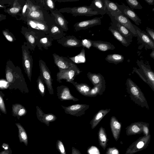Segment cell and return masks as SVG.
Segmentation results:
<instances>
[{
    "label": "cell",
    "instance_id": "1",
    "mask_svg": "<svg viewBox=\"0 0 154 154\" xmlns=\"http://www.w3.org/2000/svg\"><path fill=\"white\" fill-rule=\"evenodd\" d=\"M126 90L131 99L135 103L142 107L149 109L147 100L140 88L131 79H127Z\"/></svg>",
    "mask_w": 154,
    "mask_h": 154
},
{
    "label": "cell",
    "instance_id": "2",
    "mask_svg": "<svg viewBox=\"0 0 154 154\" xmlns=\"http://www.w3.org/2000/svg\"><path fill=\"white\" fill-rule=\"evenodd\" d=\"M48 11L41 7L38 10L28 12L27 18L43 22L51 27L56 23L54 17Z\"/></svg>",
    "mask_w": 154,
    "mask_h": 154
},
{
    "label": "cell",
    "instance_id": "3",
    "mask_svg": "<svg viewBox=\"0 0 154 154\" xmlns=\"http://www.w3.org/2000/svg\"><path fill=\"white\" fill-rule=\"evenodd\" d=\"M58 11L61 13L70 14L73 16H91L99 14L93 11L89 6H84L73 7H65L60 8Z\"/></svg>",
    "mask_w": 154,
    "mask_h": 154
},
{
    "label": "cell",
    "instance_id": "4",
    "mask_svg": "<svg viewBox=\"0 0 154 154\" xmlns=\"http://www.w3.org/2000/svg\"><path fill=\"white\" fill-rule=\"evenodd\" d=\"M26 21L29 29L34 32L38 37L49 34L51 27L46 24L28 18Z\"/></svg>",
    "mask_w": 154,
    "mask_h": 154
},
{
    "label": "cell",
    "instance_id": "5",
    "mask_svg": "<svg viewBox=\"0 0 154 154\" xmlns=\"http://www.w3.org/2000/svg\"><path fill=\"white\" fill-rule=\"evenodd\" d=\"M39 66L40 72V75L45 83L49 94L51 95H53L54 94L52 85L53 80L51 72L43 60H39Z\"/></svg>",
    "mask_w": 154,
    "mask_h": 154
},
{
    "label": "cell",
    "instance_id": "6",
    "mask_svg": "<svg viewBox=\"0 0 154 154\" xmlns=\"http://www.w3.org/2000/svg\"><path fill=\"white\" fill-rule=\"evenodd\" d=\"M150 137V134L140 137L129 146L125 154H133L145 149L149 143Z\"/></svg>",
    "mask_w": 154,
    "mask_h": 154
},
{
    "label": "cell",
    "instance_id": "7",
    "mask_svg": "<svg viewBox=\"0 0 154 154\" xmlns=\"http://www.w3.org/2000/svg\"><path fill=\"white\" fill-rule=\"evenodd\" d=\"M54 63L59 71L78 68L76 64L68 58L61 56L56 53L52 54Z\"/></svg>",
    "mask_w": 154,
    "mask_h": 154
},
{
    "label": "cell",
    "instance_id": "8",
    "mask_svg": "<svg viewBox=\"0 0 154 154\" xmlns=\"http://www.w3.org/2000/svg\"><path fill=\"white\" fill-rule=\"evenodd\" d=\"M81 72L79 68L59 71L57 73V81L60 83L62 82V80H64L66 82L70 83L71 81H74L76 76Z\"/></svg>",
    "mask_w": 154,
    "mask_h": 154
},
{
    "label": "cell",
    "instance_id": "9",
    "mask_svg": "<svg viewBox=\"0 0 154 154\" xmlns=\"http://www.w3.org/2000/svg\"><path fill=\"white\" fill-rule=\"evenodd\" d=\"M132 25L135 29L137 34V40L138 42L142 44L145 49H151L154 50V42L151 37L145 31L141 30L134 24Z\"/></svg>",
    "mask_w": 154,
    "mask_h": 154
},
{
    "label": "cell",
    "instance_id": "10",
    "mask_svg": "<svg viewBox=\"0 0 154 154\" xmlns=\"http://www.w3.org/2000/svg\"><path fill=\"white\" fill-rule=\"evenodd\" d=\"M61 106L66 114L76 117H81L84 115L85 111L89 107V105L82 104H73L68 106Z\"/></svg>",
    "mask_w": 154,
    "mask_h": 154
},
{
    "label": "cell",
    "instance_id": "11",
    "mask_svg": "<svg viewBox=\"0 0 154 154\" xmlns=\"http://www.w3.org/2000/svg\"><path fill=\"white\" fill-rule=\"evenodd\" d=\"M137 65L140 68L143 75H144L147 84L154 91V73L150 66L144 63L142 61L137 60Z\"/></svg>",
    "mask_w": 154,
    "mask_h": 154
},
{
    "label": "cell",
    "instance_id": "12",
    "mask_svg": "<svg viewBox=\"0 0 154 154\" xmlns=\"http://www.w3.org/2000/svg\"><path fill=\"white\" fill-rule=\"evenodd\" d=\"M29 48L24 45L23 48V66L26 72L30 81H31L33 59L30 54Z\"/></svg>",
    "mask_w": 154,
    "mask_h": 154
},
{
    "label": "cell",
    "instance_id": "13",
    "mask_svg": "<svg viewBox=\"0 0 154 154\" xmlns=\"http://www.w3.org/2000/svg\"><path fill=\"white\" fill-rule=\"evenodd\" d=\"M102 17H96L92 19L78 22L73 25L74 30L77 32L88 29L95 26L101 24Z\"/></svg>",
    "mask_w": 154,
    "mask_h": 154
},
{
    "label": "cell",
    "instance_id": "14",
    "mask_svg": "<svg viewBox=\"0 0 154 154\" xmlns=\"http://www.w3.org/2000/svg\"><path fill=\"white\" fill-rule=\"evenodd\" d=\"M115 3L121 12L122 14L131 19L137 25H139L141 23V20L133 9H131L124 4L120 5L116 2Z\"/></svg>",
    "mask_w": 154,
    "mask_h": 154
},
{
    "label": "cell",
    "instance_id": "15",
    "mask_svg": "<svg viewBox=\"0 0 154 154\" xmlns=\"http://www.w3.org/2000/svg\"><path fill=\"white\" fill-rule=\"evenodd\" d=\"M57 42L62 46L68 48L82 47L81 41L73 35H66L57 40Z\"/></svg>",
    "mask_w": 154,
    "mask_h": 154
},
{
    "label": "cell",
    "instance_id": "16",
    "mask_svg": "<svg viewBox=\"0 0 154 154\" xmlns=\"http://www.w3.org/2000/svg\"><path fill=\"white\" fill-rule=\"evenodd\" d=\"M57 95L61 101L72 100L77 101L79 99L74 97L71 93L69 88L66 86L61 85L57 88Z\"/></svg>",
    "mask_w": 154,
    "mask_h": 154
},
{
    "label": "cell",
    "instance_id": "17",
    "mask_svg": "<svg viewBox=\"0 0 154 154\" xmlns=\"http://www.w3.org/2000/svg\"><path fill=\"white\" fill-rule=\"evenodd\" d=\"M111 22L110 26L117 30L121 34L127 38L132 39L134 37L133 34L126 28L118 22L114 17H110Z\"/></svg>",
    "mask_w": 154,
    "mask_h": 154
},
{
    "label": "cell",
    "instance_id": "18",
    "mask_svg": "<svg viewBox=\"0 0 154 154\" xmlns=\"http://www.w3.org/2000/svg\"><path fill=\"white\" fill-rule=\"evenodd\" d=\"M36 116L38 119L41 122L43 123L48 126L50 123L55 121L57 117L52 113L45 114L38 106H36Z\"/></svg>",
    "mask_w": 154,
    "mask_h": 154
},
{
    "label": "cell",
    "instance_id": "19",
    "mask_svg": "<svg viewBox=\"0 0 154 154\" xmlns=\"http://www.w3.org/2000/svg\"><path fill=\"white\" fill-rule=\"evenodd\" d=\"M51 14L54 17L56 23L58 25L64 32L69 30L68 22L58 10H54L50 11Z\"/></svg>",
    "mask_w": 154,
    "mask_h": 154
},
{
    "label": "cell",
    "instance_id": "20",
    "mask_svg": "<svg viewBox=\"0 0 154 154\" xmlns=\"http://www.w3.org/2000/svg\"><path fill=\"white\" fill-rule=\"evenodd\" d=\"M144 122H138L132 123L126 128L127 136L140 134L143 133Z\"/></svg>",
    "mask_w": 154,
    "mask_h": 154
},
{
    "label": "cell",
    "instance_id": "21",
    "mask_svg": "<svg viewBox=\"0 0 154 154\" xmlns=\"http://www.w3.org/2000/svg\"><path fill=\"white\" fill-rule=\"evenodd\" d=\"M106 14L109 17H115L122 14L115 3L109 0H103Z\"/></svg>",
    "mask_w": 154,
    "mask_h": 154
},
{
    "label": "cell",
    "instance_id": "22",
    "mask_svg": "<svg viewBox=\"0 0 154 154\" xmlns=\"http://www.w3.org/2000/svg\"><path fill=\"white\" fill-rule=\"evenodd\" d=\"M115 19L126 28L133 34L134 37H137L136 32L129 19L122 14L114 17Z\"/></svg>",
    "mask_w": 154,
    "mask_h": 154
},
{
    "label": "cell",
    "instance_id": "23",
    "mask_svg": "<svg viewBox=\"0 0 154 154\" xmlns=\"http://www.w3.org/2000/svg\"><path fill=\"white\" fill-rule=\"evenodd\" d=\"M53 40L48 35L38 37L37 46L39 50H48L52 45Z\"/></svg>",
    "mask_w": 154,
    "mask_h": 154
},
{
    "label": "cell",
    "instance_id": "24",
    "mask_svg": "<svg viewBox=\"0 0 154 154\" xmlns=\"http://www.w3.org/2000/svg\"><path fill=\"white\" fill-rule=\"evenodd\" d=\"M110 125L111 131L115 140L117 141L120 136L121 129V123L116 117L112 116L110 119Z\"/></svg>",
    "mask_w": 154,
    "mask_h": 154
},
{
    "label": "cell",
    "instance_id": "25",
    "mask_svg": "<svg viewBox=\"0 0 154 154\" xmlns=\"http://www.w3.org/2000/svg\"><path fill=\"white\" fill-rule=\"evenodd\" d=\"M24 35L27 42V47L32 51H34L37 46L38 37L35 33L29 29L25 32Z\"/></svg>",
    "mask_w": 154,
    "mask_h": 154
},
{
    "label": "cell",
    "instance_id": "26",
    "mask_svg": "<svg viewBox=\"0 0 154 154\" xmlns=\"http://www.w3.org/2000/svg\"><path fill=\"white\" fill-rule=\"evenodd\" d=\"M92 46L101 51H105L115 49V46L109 42L102 41H92Z\"/></svg>",
    "mask_w": 154,
    "mask_h": 154
},
{
    "label": "cell",
    "instance_id": "27",
    "mask_svg": "<svg viewBox=\"0 0 154 154\" xmlns=\"http://www.w3.org/2000/svg\"><path fill=\"white\" fill-rule=\"evenodd\" d=\"M66 33L57 24L52 25L51 27L48 35L54 40H58L66 35Z\"/></svg>",
    "mask_w": 154,
    "mask_h": 154
},
{
    "label": "cell",
    "instance_id": "28",
    "mask_svg": "<svg viewBox=\"0 0 154 154\" xmlns=\"http://www.w3.org/2000/svg\"><path fill=\"white\" fill-rule=\"evenodd\" d=\"M115 38L123 46L127 47L132 42V39L127 38L121 34L117 30L110 26L108 28Z\"/></svg>",
    "mask_w": 154,
    "mask_h": 154
},
{
    "label": "cell",
    "instance_id": "29",
    "mask_svg": "<svg viewBox=\"0 0 154 154\" xmlns=\"http://www.w3.org/2000/svg\"><path fill=\"white\" fill-rule=\"evenodd\" d=\"M110 109H102L99 111L94 116L90 124L92 129L94 128L103 118L110 111Z\"/></svg>",
    "mask_w": 154,
    "mask_h": 154
},
{
    "label": "cell",
    "instance_id": "30",
    "mask_svg": "<svg viewBox=\"0 0 154 154\" xmlns=\"http://www.w3.org/2000/svg\"><path fill=\"white\" fill-rule=\"evenodd\" d=\"M106 82L105 79L99 84L94 86L91 88L88 97H95L98 95H102L106 88Z\"/></svg>",
    "mask_w": 154,
    "mask_h": 154
},
{
    "label": "cell",
    "instance_id": "31",
    "mask_svg": "<svg viewBox=\"0 0 154 154\" xmlns=\"http://www.w3.org/2000/svg\"><path fill=\"white\" fill-rule=\"evenodd\" d=\"M70 83L72 84L75 87L77 90L81 94L86 97H88L91 88L88 84L85 83H79L74 81Z\"/></svg>",
    "mask_w": 154,
    "mask_h": 154
},
{
    "label": "cell",
    "instance_id": "32",
    "mask_svg": "<svg viewBox=\"0 0 154 154\" xmlns=\"http://www.w3.org/2000/svg\"><path fill=\"white\" fill-rule=\"evenodd\" d=\"M89 6L99 14L104 15L106 14L103 0H93Z\"/></svg>",
    "mask_w": 154,
    "mask_h": 154
},
{
    "label": "cell",
    "instance_id": "33",
    "mask_svg": "<svg viewBox=\"0 0 154 154\" xmlns=\"http://www.w3.org/2000/svg\"><path fill=\"white\" fill-rule=\"evenodd\" d=\"M98 136L99 145L105 150L107 146L109 139L107 138L105 130L102 127H101L99 128L98 133Z\"/></svg>",
    "mask_w": 154,
    "mask_h": 154
},
{
    "label": "cell",
    "instance_id": "34",
    "mask_svg": "<svg viewBox=\"0 0 154 154\" xmlns=\"http://www.w3.org/2000/svg\"><path fill=\"white\" fill-rule=\"evenodd\" d=\"M35 1L37 4L35 5L43 7L48 11L55 10V2L54 0H38Z\"/></svg>",
    "mask_w": 154,
    "mask_h": 154
},
{
    "label": "cell",
    "instance_id": "35",
    "mask_svg": "<svg viewBox=\"0 0 154 154\" xmlns=\"http://www.w3.org/2000/svg\"><path fill=\"white\" fill-rule=\"evenodd\" d=\"M15 124L18 129V137L20 142H23L26 146H27L28 137L25 130L20 123H16Z\"/></svg>",
    "mask_w": 154,
    "mask_h": 154
},
{
    "label": "cell",
    "instance_id": "36",
    "mask_svg": "<svg viewBox=\"0 0 154 154\" xmlns=\"http://www.w3.org/2000/svg\"><path fill=\"white\" fill-rule=\"evenodd\" d=\"M87 77L94 86L101 82L105 79L100 73H92L89 72L87 73Z\"/></svg>",
    "mask_w": 154,
    "mask_h": 154
},
{
    "label": "cell",
    "instance_id": "37",
    "mask_svg": "<svg viewBox=\"0 0 154 154\" xmlns=\"http://www.w3.org/2000/svg\"><path fill=\"white\" fill-rule=\"evenodd\" d=\"M105 60L109 63H113L116 65L122 62L124 60V56L118 54H109L107 55Z\"/></svg>",
    "mask_w": 154,
    "mask_h": 154
},
{
    "label": "cell",
    "instance_id": "38",
    "mask_svg": "<svg viewBox=\"0 0 154 154\" xmlns=\"http://www.w3.org/2000/svg\"><path fill=\"white\" fill-rule=\"evenodd\" d=\"M75 63H84L85 62V52L84 47L80 53L77 56L68 58Z\"/></svg>",
    "mask_w": 154,
    "mask_h": 154
},
{
    "label": "cell",
    "instance_id": "39",
    "mask_svg": "<svg viewBox=\"0 0 154 154\" xmlns=\"http://www.w3.org/2000/svg\"><path fill=\"white\" fill-rule=\"evenodd\" d=\"M37 88L39 93L41 96L43 97L45 94V87L44 82L40 75L37 80Z\"/></svg>",
    "mask_w": 154,
    "mask_h": 154
},
{
    "label": "cell",
    "instance_id": "40",
    "mask_svg": "<svg viewBox=\"0 0 154 154\" xmlns=\"http://www.w3.org/2000/svg\"><path fill=\"white\" fill-rule=\"evenodd\" d=\"M12 108L14 113L18 116H23L27 112L26 109L20 104H15L13 106Z\"/></svg>",
    "mask_w": 154,
    "mask_h": 154
},
{
    "label": "cell",
    "instance_id": "41",
    "mask_svg": "<svg viewBox=\"0 0 154 154\" xmlns=\"http://www.w3.org/2000/svg\"><path fill=\"white\" fill-rule=\"evenodd\" d=\"M126 2L132 9H141L143 8L142 6L140 3L136 0H126Z\"/></svg>",
    "mask_w": 154,
    "mask_h": 154
},
{
    "label": "cell",
    "instance_id": "42",
    "mask_svg": "<svg viewBox=\"0 0 154 154\" xmlns=\"http://www.w3.org/2000/svg\"><path fill=\"white\" fill-rule=\"evenodd\" d=\"M56 148L60 154H66L64 145L62 141L58 140L56 143Z\"/></svg>",
    "mask_w": 154,
    "mask_h": 154
},
{
    "label": "cell",
    "instance_id": "43",
    "mask_svg": "<svg viewBox=\"0 0 154 154\" xmlns=\"http://www.w3.org/2000/svg\"><path fill=\"white\" fill-rule=\"evenodd\" d=\"M28 10V12L36 11L40 9L41 7L34 4L30 1H27Z\"/></svg>",
    "mask_w": 154,
    "mask_h": 154
},
{
    "label": "cell",
    "instance_id": "44",
    "mask_svg": "<svg viewBox=\"0 0 154 154\" xmlns=\"http://www.w3.org/2000/svg\"><path fill=\"white\" fill-rule=\"evenodd\" d=\"M82 47L89 49L92 46L91 40L89 39H84L81 41Z\"/></svg>",
    "mask_w": 154,
    "mask_h": 154
},
{
    "label": "cell",
    "instance_id": "45",
    "mask_svg": "<svg viewBox=\"0 0 154 154\" xmlns=\"http://www.w3.org/2000/svg\"><path fill=\"white\" fill-rule=\"evenodd\" d=\"M105 154H119V152L115 147H109L107 149Z\"/></svg>",
    "mask_w": 154,
    "mask_h": 154
},
{
    "label": "cell",
    "instance_id": "46",
    "mask_svg": "<svg viewBox=\"0 0 154 154\" xmlns=\"http://www.w3.org/2000/svg\"><path fill=\"white\" fill-rule=\"evenodd\" d=\"M89 154H100L99 150L96 147L92 146L88 149Z\"/></svg>",
    "mask_w": 154,
    "mask_h": 154
},
{
    "label": "cell",
    "instance_id": "47",
    "mask_svg": "<svg viewBox=\"0 0 154 154\" xmlns=\"http://www.w3.org/2000/svg\"><path fill=\"white\" fill-rule=\"evenodd\" d=\"M149 124L148 123L145 122L143 126V132L145 136H147L149 134Z\"/></svg>",
    "mask_w": 154,
    "mask_h": 154
},
{
    "label": "cell",
    "instance_id": "48",
    "mask_svg": "<svg viewBox=\"0 0 154 154\" xmlns=\"http://www.w3.org/2000/svg\"><path fill=\"white\" fill-rule=\"evenodd\" d=\"M0 109L4 113H6V110L2 97L0 95Z\"/></svg>",
    "mask_w": 154,
    "mask_h": 154
},
{
    "label": "cell",
    "instance_id": "49",
    "mask_svg": "<svg viewBox=\"0 0 154 154\" xmlns=\"http://www.w3.org/2000/svg\"><path fill=\"white\" fill-rule=\"evenodd\" d=\"M146 30L147 32V34L151 37L152 40L154 41V30L153 29H151L148 27H147Z\"/></svg>",
    "mask_w": 154,
    "mask_h": 154
},
{
    "label": "cell",
    "instance_id": "50",
    "mask_svg": "<svg viewBox=\"0 0 154 154\" xmlns=\"http://www.w3.org/2000/svg\"><path fill=\"white\" fill-rule=\"evenodd\" d=\"M6 78L7 80L9 82H11L13 79V76L12 72L8 71H7L6 73Z\"/></svg>",
    "mask_w": 154,
    "mask_h": 154
},
{
    "label": "cell",
    "instance_id": "51",
    "mask_svg": "<svg viewBox=\"0 0 154 154\" xmlns=\"http://www.w3.org/2000/svg\"><path fill=\"white\" fill-rule=\"evenodd\" d=\"M3 32L4 35L8 40L10 42L13 41V38L8 32L4 31Z\"/></svg>",
    "mask_w": 154,
    "mask_h": 154
},
{
    "label": "cell",
    "instance_id": "52",
    "mask_svg": "<svg viewBox=\"0 0 154 154\" xmlns=\"http://www.w3.org/2000/svg\"><path fill=\"white\" fill-rule=\"evenodd\" d=\"M0 154H12V151L10 147L7 150H4L0 152Z\"/></svg>",
    "mask_w": 154,
    "mask_h": 154
},
{
    "label": "cell",
    "instance_id": "53",
    "mask_svg": "<svg viewBox=\"0 0 154 154\" xmlns=\"http://www.w3.org/2000/svg\"><path fill=\"white\" fill-rule=\"evenodd\" d=\"M20 10L19 8L17 7H13L10 9V11L12 13H16L18 12Z\"/></svg>",
    "mask_w": 154,
    "mask_h": 154
},
{
    "label": "cell",
    "instance_id": "54",
    "mask_svg": "<svg viewBox=\"0 0 154 154\" xmlns=\"http://www.w3.org/2000/svg\"><path fill=\"white\" fill-rule=\"evenodd\" d=\"M71 154H82L80 151L78 149L72 147V148Z\"/></svg>",
    "mask_w": 154,
    "mask_h": 154
},
{
    "label": "cell",
    "instance_id": "55",
    "mask_svg": "<svg viewBox=\"0 0 154 154\" xmlns=\"http://www.w3.org/2000/svg\"><path fill=\"white\" fill-rule=\"evenodd\" d=\"M7 82L4 81H0V87L1 88H5L7 85Z\"/></svg>",
    "mask_w": 154,
    "mask_h": 154
},
{
    "label": "cell",
    "instance_id": "56",
    "mask_svg": "<svg viewBox=\"0 0 154 154\" xmlns=\"http://www.w3.org/2000/svg\"><path fill=\"white\" fill-rule=\"evenodd\" d=\"M55 2H72L78 1L79 0H54Z\"/></svg>",
    "mask_w": 154,
    "mask_h": 154
},
{
    "label": "cell",
    "instance_id": "57",
    "mask_svg": "<svg viewBox=\"0 0 154 154\" xmlns=\"http://www.w3.org/2000/svg\"><path fill=\"white\" fill-rule=\"evenodd\" d=\"M2 147L3 148L4 150H7L10 147L8 144L5 143H3L2 146Z\"/></svg>",
    "mask_w": 154,
    "mask_h": 154
},
{
    "label": "cell",
    "instance_id": "58",
    "mask_svg": "<svg viewBox=\"0 0 154 154\" xmlns=\"http://www.w3.org/2000/svg\"><path fill=\"white\" fill-rule=\"evenodd\" d=\"M28 8V4L27 2H26L25 5L24 6L23 10L22 13L23 14H25L26 13L27 9Z\"/></svg>",
    "mask_w": 154,
    "mask_h": 154
},
{
    "label": "cell",
    "instance_id": "59",
    "mask_svg": "<svg viewBox=\"0 0 154 154\" xmlns=\"http://www.w3.org/2000/svg\"><path fill=\"white\" fill-rule=\"evenodd\" d=\"M145 1L149 5H153L154 4V0H145Z\"/></svg>",
    "mask_w": 154,
    "mask_h": 154
},
{
    "label": "cell",
    "instance_id": "60",
    "mask_svg": "<svg viewBox=\"0 0 154 154\" xmlns=\"http://www.w3.org/2000/svg\"><path fill=\"white\" fill-rule=\"evenodd\" d=\"M150 56L151 58L154 59V50H152L150 54Z\"/></svg>",
    "mask_w": 154,
    "mask_h": 154
},
{
    "label": "cell",
    "instance_id": "61",
    "mask_svg": "<svg viewBox=\"0 0 154 154\" xmlns=\"http://www.w3.org/2000/svg\"><path fill=\"white\" fill-rule=\"evenodd\" d=\"M154 9V8H153V10H152L153 11H153V9Z\"/></svg>",
    "mask_w": 154,
    "mask_h": 154
},
{
    "label": "cell",
    "instance_id": "62",
    "mask_svg": "<svg viewBox=\"0 0 154 154\" xmlns=\"http://www.w3.org/2000/svg\"><path fill=\"white\" fill-rule=\"evenodd\" d=\"M32 154H34L32 153Z\"/></svg>",
    "mask_w": 154,
    "mask_h": 154
}]
</instances>
